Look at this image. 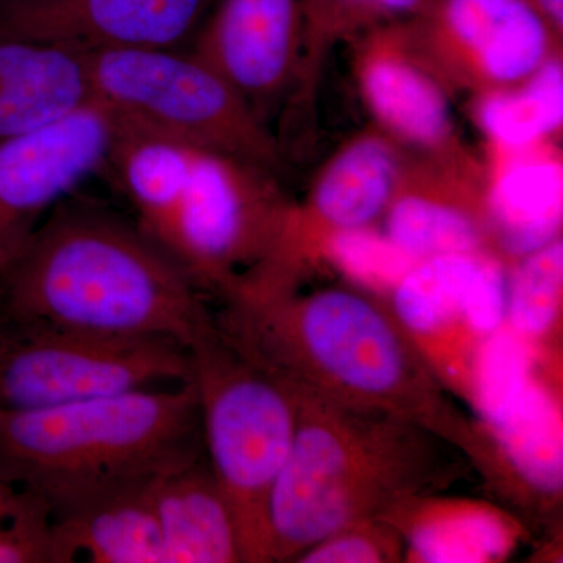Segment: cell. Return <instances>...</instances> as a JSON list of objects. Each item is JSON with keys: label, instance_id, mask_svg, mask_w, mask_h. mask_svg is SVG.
Masks as SVG:
<instances>
[{"label": "cell", "instance_id": "20", "mask_svg": "<svg viewBox=\"0 0 563 563\" xmlns=\"http://www.w3.org/2000/svg\"><path fill=\"white\" fill-rule=\"evenodd\" d=\"M498 465L521 485L555 501L562 493V421L558 404L536 377L523 391L484 418Z\"/></svg>", "mask_w": 563, "mask_h": 563}, {"label": "cell", "instance_id": "19", "mask_svg": "<svg viewBox=\"0 0 563 563\" xmlns=\"http://www.w3.org/2000/svg\"><path fill=\"white\" fill-rule=\"evenodd\" d=\"M162 563H244L239 528L206 454L154 488Z\"/></svg>", "mask_w": 563, "mask_h": 563}, {"label": "cell", "instance_id": "14", "mask_svg": "<svg viewBox=\"0 0 563 563\" xmlns=\"http://www.w3.org/2000/svg\"><path fill=\"white\" fill-rule=\"evenodd\" d=\"M383 221L385 235L415 262L492 251L483 163L472 152L451 157L407 152Z\"/></svg>", "mask_w": 563, "mask_h": 563}, {"label": "cell", "instance_id": "7", "mask_svg": "<svg viewBox=\"0 0 563 563\" xmlns=\"http://www.w3.org/2000/svg\"><path fill=\"white\" fill-rule=\"evenodd\" d=\"M88 65L96 101L121 120L285 173L284 146L268 122L191 51H96Z\"/></svg>", "mask_w": 563, "mask_h": 563}, {"label": "cell", "instance_id": "1", "mask_svg": "<svg viewBox=\"0 0 563 563\" xmlns=\"http://www.w3.org/2000/svg\"><path fill=\"white\" fill-rule=\"evenodd\" d=\"M214 322L290 387L420 422L495 476L490 437L463 417L420 343L376 296L344 287L236 295Z\"/></svg>", "mask_w": 563, "mask_h": 563}, {"label": "cell", "instance_id": "15", "mask_svg": "<svg viewBox=\"0 0 563 563\" xmlns=\"http://www.w3.org/2000/svg\"><path fill=\"white\" fill-rule=\"evenodd\" d=\"M354 44L355 84L374 128L412 154L470 152L455 131L451 92L415 51L406 21L374 29Z\"/></svg>", "mask_w": 563, "mask_h": 563}, {"label": "cell", "instance_id": "26", "mask_svg": "<svg viewBox=\"0 0 563 563\" xmlns=\"http://www.w3.org/2000/svg\"><path fill=\"white\" fill-rule=\"evenodd\" d=\"M324 261L368 291L390 292L415 263L374 225L336 233L325 246Z\"/></svg>", "mask_w": 563, "mask_h": 563}, {"label": "cell", "instance_id": "16", "mask_svg": "<svg viewBox=\"0 0 563 563\" xmlns=\"http://www.w3.org/2000/svg\"><path fill=\"white\" fill-rule=\"evenodd\" d=\"M487 144L492 251L510 266L561 236L562 154L555 139L525 146Z\"/></svg>", "mask_w": 563, "mask_h": 563}, {"label": "cell", "instance_id": "31", "mask_svg": "<svg viewBox=\"0 0 563 563\" xmlns=\"http://www.w3.org/2000/svg\"><path fill=\"white\" fill-rule=\"evenodd\" d=\"M24 496L25 490L0 477V525L20 509Z\"/></svg>", "mask_w": 563, "mask_h": 563}, {"label": "cell", "instance_id": "28", "mask_svg": "<svg viewBox=\"0 0 563 563\" xmlns=\"http://www.w3.org/2000/svg\"><path fill=\"white\" fill-rule=\"evenodd\" d=\"M0 563H55L52 510L33 492L25 490L20 509L0 525Z\"/></svg>", "mask_w": 563, "mask_h": 563}, {"label": "cell", "instance_id": "23", "mask_svg": "<svg viewBox=\"0 0 563 563\" xmlns=\"http://www.w3.org/2000/svg\"><path fill=\"white\" fill-rule=\"evenodd\" d=\"M473 118L487 143L525 146L562 131V55L551 58L528 80L473 96Z\"/></svg>", "mask_w": 563, "mask_h": 563}, {"label": "cell", "instance_id": "25", "mask_svg": "<svg viewBox=\"0 0 563 563\" xmlns=\"http://www.w3.org/2000/svg\"><path fill=\"white\" fill-rule=\"evenodd\" d=\"M563 243L561 236L509 266L507 317L510 331L532 342L558 324L562 310Z\"/></svg>", "mask_w": 563, "mask_h": 563}, {"label": "cell", "instance_id": "29", "mask_svg": "<svg viewBox=\"0 0 563 563\" xmlns=\"http://www.w3.org/2000/svg\"><path fill=\"white\" fill-rule=\"evenodd\" d=\"M509 265L492 251H485L470 288L462 321L474 335H492L503 328L507 317Z\"/></svg>", "mask_w": 563, "mask_h": 563}, {"label": "cell", "instance_id": "8", "mask_svg": "<svg viewBox=\"0 0 563 563\" xmlns=\"http://www.w3.org/2000/svg\"><path fill=\"white\" fill-rule=\"evenodd\" d=\"M191 380L190 350L165 336L0 324V409H44Z\"/></svg>", "mask_w": 563, "mask_h": 563}, {"label": "cell", "instance_id": "4", "mask_svg": "<svg viewBox=\"0 0 563 563\" xmlns=\"http://www.w3.org/2000/svg\"><path fill=\"white\" fill-rule=\"evenodd\" d=\"M106 174L141 231L220 301L272 255L292 203L276 174L121 118Z\"/></svg>", "mask_w": 563, "mask_h": 563}, {"label": "cell", "instance_id": "24", "mask_svg": "<svg viewBox=\"0 0 563 563\" xmlns=\"http://www.w3.org/2000/svg\"><path fill=\"white\" fill-rule=\"evenodd\" d=\"M485 251L422 258L391 290V310L415 340L462 321Z\"/></svg>", "mask_w": 563, "mask_h": 563}, {"label": "cell", "instance_id": "18", "mask_svg": "<svg viewBox=\"0 0 563 563\" xmlns=\"http://www.w3.org/2000/svg\"><path fill=\"white\" fill-rule=\"evenodd\" d=\"M157 479L110 488L52 515L55 563H162Z\"/></svg>", "mask_w": 563, "mask_h": 563}, {"label": "cell", "instance_id": "30", "mask_svg": "<svg viewBox=\"0 0 563 563\" xmlns=\"http://www.w3.org/2000/svg\"><path fill=\"white\" fill-rule=\"evenodd\" d=\"M533 10L563 40V0H528Z\"/></svg>", "mask_w": 563, "mask_h": 563}, {"label": "cell", "instance_id": "17", "mask_svg": "<svg viewBox=\"0 0 563 563\" xmlns=\"http://www.w3.org/2000/svg\"><path fill=\"white\" fill-rule=\"evenodd\" d=\"M92 101L88 52L0 33V140L47 128Z\"/></svg>", "mask_w": 563, "mask_h": 563}, {"label": "cell", "instance_id": "22", "mask_svg": "<svg viewBox=\"0 0 563 563\" xmlns=\"http://www.w3.org/2000/svg\"><path fill=\"white\" fill-rule=\"evenodd\" d=\"M302 52L291 102L307 111L312 106L329 54L344 41L393 24L413 20L428 0H301Z\"/></svg>", "mask_w": 563, "mask_h": 563}, {"label": "cell", "instance_id": "6", "mask_svg": "<svg viewBox=\"0 0 563 563\" xmlns=\"http://www.w3.org/2000/svg\"><path fill=\"white\" fill-rule=\"evenodd\" d=\"M203 454L239 528L244 563L269 561L268 506L290 454L298 393L218 329L190 346Z\"/></svg>", "mask_w": 563, "mask_h": 563}, {"label": "cell", "instance_id": "5", "mask_svg": "<svg viewBox=\"0 0 563 563\" xmlns=\"http://www.w3.org/2000/svg\"><path fill=\"white\" fill-rule=\"evenodd\" d=\"M202 455L192 380L44 409H0V477L41 496L52 515Z\"/></svg>", "mask_w": 563, "mask_h": 563}, {"label": "cell", "instance_id": "2", "mask_svg": "<svg viewBox=\"0 0 563 563\" xmlns=\"http://www.w3.org/2000/svg\"><path fill=\"white\" fill-rule=\"evenodd\" d=\"M0 324L165 336L190 350L214 312L135 220L76 191L0 277Z\"/></svg>", "mask_w": 563, "mask_h": 563}, {"label": "cell", "instance_id": "27", "mask_svg": "<svg viewBox=\"0 0 563 563\" xmlns=\"http://www.w3.org/2000/svg\"><path fill=\"white\" fill-rule=\"evenodd\" d=\"M406 555L402 532L387 518H373L325 537L296 558L298 563H393Z\"/></svg>", "mask_w": 563, "mask_h": 563}, {"label": "cell", "instance_id": "9", "mask_svg": "<svg viewBox=\"0 0 563 563\" xmlns=\"http://www.w3.org/2000/svg\"><path fill=\"white\" fill-rule=\"evenodd\" d=\"M407 151L377 128L344 141L313 177L301 203H291L279 242L261 268L240 285L239 295L299 287L336 233L372 228L383 220Z\"/></svg>", "mask_w": 563, "mask_h": 563}, {"label": "cell", "instance_id": "21", "mask_svg": "<svg viewBox=\"0 0 563 563\" xmlns=\"http://www.w3.org/2000/svg\"><path fill=\"white\" fill-rule=\"evenodd\" d=\"M421 562H487L504 558L515 533L506 518L472 504L415 498L387 515Z\"/></svg>", "mask_w": 563, "mask_h": 563}, {"label": "cell", "instance_id": "11", "mask_svg": "<svg viewBox=\"0 0 563 563\" xmlns=\"http://www.w3.org/2000/svg\"><path fill=\"white\" fill-rule=\"evenodd\" d=\"M120 118L99 101L65 120L0 140V277L47 214L107 172Z\"/></svg>", "mask_w": 563, "mask_h": 563}, {"label": "cell", "instance_id": "3", "mask_svg": "<svg viewBox=\"0 0 563 563\" xmlns=\"http://www.w3.org/2000/svg\"><path fill=\"white\" fill-rule=\"evenodd\" d=\"M295 390V440L268 506L272 562H295L347 526L444 490L473 466L420 422Z\"/></svg>", "mask_w": 563, "mask_h": 563}, {"label": "cell", "instance_id": "10", "mask_svg": "<svg viewBox=\"0 0 563 563\" xmlns=\"http://www.w3.org/2000/svg\"><path fill=\"white\" fill-rule=\"evenodd\" d=\"M406 25L450 92L515 87L562 55V40L528 0H428Z\"/></svg>", "mask_w": 563, "mask_h": 563}, {"label": "cell", "instance_id": "13", "mask_svg": "<svg viewBox=\"0 0 563 563\" xmlns=\"http://www.w3.org/2000/svg\"><path fill=\"white\" fill-rule=\"evenodd\" d=\"M213 0H0V33L84 52L187 49Z\"/></svg>", "mask_w": 563, "mask_h": 563}, {"label": "cell", "instance_id": "12", "mask_svg": "<svg viewBox=\"0 0 563 563\" xmlns=\"http://www.w3.org/2000/svg\"><path fill=\"white\" fill-rule=\"evenodd\" d=\"M302 35L301 0H213L187 49L268 122L295 91Z\"/></svg>", "mask_w": 563, "mask_h": 563}]
</instances>
